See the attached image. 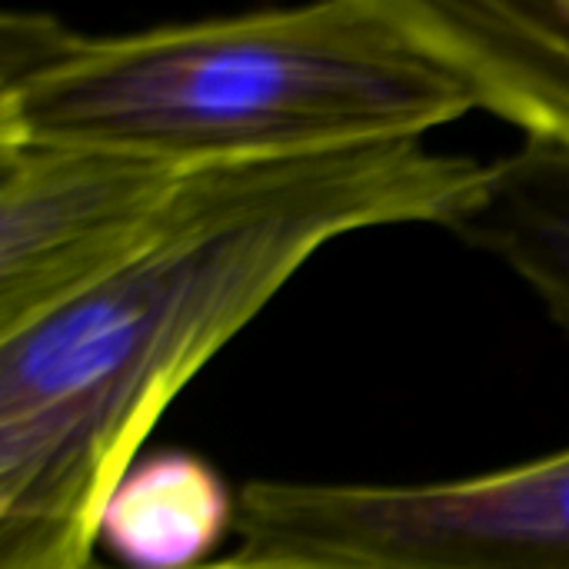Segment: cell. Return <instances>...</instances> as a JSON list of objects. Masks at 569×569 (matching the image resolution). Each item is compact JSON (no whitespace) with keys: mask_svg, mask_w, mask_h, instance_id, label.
<instances>
[{"mask_svg":"<svg viewBox=\"0 0 569 569\" xmlns=\"http://www.w3.org/2000/svg\"><path fill=\"white\" fill-rule=\"evenodd\" d=\"M490 160L427 140L193 170L110 277L0 337V569H87L120 477L187 383L323 247L450 230Z\"/></svg>","mask_w":569,"mask_h":569,"instance_id":"1","label":"cell"},{"mask_svg":"<svg viewBox=\"0 0 569 569\" xmlns=\"http://www.w3.org/2000/svg\"><path fill=\"white\" fill-rule=\"evenodd\" d=\"M477 110L403 0H327L83 33L0 17V137L80 143L177 170L427 140Z\"/></svg>","mask_w":569,"mask_h":569,"instance_id":"2","label":"cell"},{"mask_svg":"<svg viewBox=\"0 0 569 569\" xmlns=\"http://www.w3.org/2000/svg\"><path fill=\"white\" fill-rule=\"evenodd\" d=\"M237 550L350 569H569V447L427 483L253 480Z\"/></svg>","mask_w":569,"mask_h":569,"instance_id":"3","label":"cell"},{"mask_svg":"<svg viewBox=\"0 0 569 569\" xmlns=\"http://www.w3.org/2000/svg\"><path fill=\"white\" fill-rule=\"evenodd\" d=\"M190 173L100 147L0 137V337L120 270Z\"/></svg>","mask_w":569,"mask_h":569,"instance_id":"4","label":"cell"},{"mask_svg":"<svg viewBox=\"0 0 569 569\" xmlns=\"http://www.w3.org/2000/svg\"><path fill=\"white\" fill-rule=\"evenodd\" d=\"M477 110L569 150V0H403Z\"/></svg>","mask_w":569,"mask_h":569,"instance_id":"5","label":"cell"},{"mask_svg":"<svg viewBox=\"0 0 569 569\" xmlns=\"http://www.w3.org/2000/svg\"><path fill=\"white\" fill-rule=\"evenodd\" d=\"M237 493L190 450L143 453L103 503L97 550L113 569H197L237 533Z\"/></svg>","mask_w":569,"mask_h":569,"instance_id":"6","label":"cell"},{"mask_svg":"<svg viewBox=\"0 0 569 569\" xmlns=\"http://www.w3.org/2000/svg\"><path fill=\"white\" fill-rule=\"evenodd\" d=\"M513 270L569 337V150L523 140L490 173L477 203L450 227Z\"/></svg>","mask_w":569,"mask_h":569,"instance_id":"7","label":"cell"},{"mask_svg":"<svg viewBox=\"0 0 569 569\" xmlns=\"http://www.w3.org/2000/svg\"><path fill=\"white\" fill-rule=\"evenodd\" d=\"M87 569H113L110 563H100L93 560ZM197 569H350V567H333V563H317V560H293V557H257V553H227L207 567Z\"/></svg>","mask_w":569,"mask_h":569,"instance_id":"8","label":"cell"}]
</instances>
